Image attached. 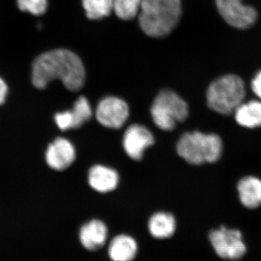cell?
<instances>
[{"label": "cell", "mask_w": 261, "mask_h": 261, "mask_svg": "<svg viewBox=\"0 0 261 261\" xmlns=\"http://www.w3.org/2000/svg\"><path fill=\"white\" fill-rule=\"evenodd\" d=\"M129 115L128 105L122 99L107 97L97 105L95 116L103 126L109 128H120L126 123Z\"/></svg>", "instance_id": "8"}, {"label": "cell", "mask_w": 261, "mask_h": 261, "mask_svg": "<svg viewBox=\"0 0 261 261\" xmlns=\"http://www.w3.org/2000/svg\"><path fill=\"white\" fill-rule=\"evenodd\" d=\"M216 4L225 22L233 28L249 29L256 22V10L244 4L243 0H216Z\"/></svg>", "instance_id": "7"}, {"label": "cell", "mask_w": 261, "mask_h": 261, "mask_svg": "<svg viewBox=\"0 0 261 261\" xmlns=\"http://www.w3.org/2000/svg\"><path fill=\"white\" fill-rule=\"evenodd\" d=\"M55 121L57 126L62 130H66L73 128L70 111L57 113L55 116Z\"/></svg>", "instance_id": "21"}, {"label": "cell", "mask_w": 261, "mask_h": 261, "mask_svg": "<svg viewBox=\"0 0 261 261\" xmlns=\"http://www.w3.org/2000/svg\"><path fill=\"white\" fill-rule=\"evenodd\" d=\"M246 95L245 85L238 75L228 74L220 77L211 84L206 98L209 108L222 115L234 113Z\"/></svg>", "instance_id": "4"}, {"label": "cell", "mask_w": 261, "mask_h": 261, "mask_svg": "<svg viewBox=\"0 0 261 261\" xmlns=\"http://www.w3.org/2000/svg\"><path fill=\"white\" fill-rule=\"evenodd\" d=\"M235 120L240 126L248 128L261 126V102H243L234 111Z\"/></svg>", "instance_id": "15"}, {"label": "cell", "mask_w": 261, "mask_h": 261, "mask_svg": "<svg viewBox=\"0 0 261 261\" xmlns=\"http://www.w3.org/2000/svg\"><path fill=\"white\" fill-rule=\"evenodd\" d=\"M209 241L215 253L226 260H238L247 252L243 233L238 229L222 226L209 233Z\"/></svg>", "instance_id": "6"}, {"label": "cell", "mask_w": 261, "mask_h": 261, "mask_svg": "<svg viewBox=\"0 0 261 261\" xmlns=\"http://www.w3.org/2000/svg\"><path fill=\"white\" fill-rule=\"evenodd\" d=\"M139 21L141 29L151 37H163L179 22L181 0H142Z\"/></svg>", "instance_id": "2"}, {"label": "cell", "mask_w": 261, "mask_h": 261, "mask_svg": "<svg viewBox=\"0 0 261 261\" xmlns=\"http://www.w3.org/2000/svg\"><path fill=\"white\" fill-rule=\"evenodd\" d=\"M138 252V245L133 238L126 234L115 237L108 247V255L112 261H132Z\"/></svg>", "instance_id": "13"}, {"label": "cell", "mask_w": 261, "mask_h": 261, "mask_svg": "<svg viewBox=\"0 0 261 261\" xmlns=\"http://www.w3.org/2000/svg\"><path fill=\"white\" fill-rule=\"evenodd\" d=\"M176 150L178 155L187 163L199 166L219 161L222 154L223 142L219 135L196 130L181 136Z\"/></svg>", "instance_id": "3"}, {"label": "cell", "mask_w": 261, "mask_h": 261, "mask_svg": "<svg viewBox=\"0 0 261 261\" xmlns=\"http://www.w3.org/2000/svg\"><path fill=\"white\" fill-rule=\"evenodd\" d=\"M154 144L152 134L145 126L133 124L127 128L123 136V145L128 157L140 161L145 149Z\"/></svg>", "instance_id": "9"}, {"label": "cell", "mask_w": 261, "mask_h": 261, "mask_svg": "<svg viewBox=\"0 0 261 261\" xmlns=\"http://www.w3.org/2000/svg\"><path fill=\"white\" fill-rule=\"evenodd\" d=\"M70 111L73 128H78L89 121L92 116L90 103L85 97H80Z\"/></svg>", "instance_id": "18"}, {"label": "cell", "mask_w": 261, "mask_h": 261, "mask_svg": "<svg viewBox=\"0 0 261 261\" xmlns=\"http://www.w3.org/2000/svg\"><path fill=\"white\" fill-rule=\"evenodd\" d=\"M86 14L89 19L99 20L113 11V0H82Z\"/></svg>", "instance_id": "17"}, {"label": "cell", "mask_w": 261, "mask_h": 261, "mask_svg": "<svg viewBox=\"0 0 261 261\" xmlns=\"http://www.w3.org/2000/svg\"><path fill=\"white\" fill-rule=\"evenodd\" d=\"M240 202L248 209H255L261 205V181L249 176L240 179L238 185Z\"/></svg>", "instance_id": "14"}, {"label": "cell", "mask_w": 261, "mask_h": 261, "mask_svg": "<svg viewBox=\"0 0 261 261\" xmlns=\"http://www.w3.org/2000/svg\"><path fill=\"white\" fill-rule=\"evenodd\" d=\"M108 233L107 226L105 223L100 220H92L81 228L80 242L87 250H99L106 243Z\"/></svg>", "instance_id": "11"}, {"label": "cell", "mask_w": 261, "mask_h": 261, "mask_svg": "<svg viewBox=\"0 0 261 261\" xmlns=\"http://www.w3.org/2000/svg\"><path fill=\"white\" fill-rule=\"evenodd\" d=\"M75 150L71 142L58 137L49 145L46 152L48 166L56 171H63L74 162Z\"/></svg>", "instance_id": "10"}, {"label": "cell", "mask_w": 261, "mask_h": 261, "mask_svg": "<svg viewBox=\"0 0 261 261\" xmlns=\"http://www.w3.org/2000/svg\"><path fill=\"white\" fill-rule=\"evenodd\" d=\"M88 180L89 185L95 191L106 193L116 188L119 177L113 168L97 165L89 170Z\"/></svg>", "instance_id": "12"}, {"label": "cell", "mask_w": 261, "mask_h": 261, "mask_svg": "<svg viewBox=\"0 0 261 261\" xmlns=\"http://www.w3.org/2000/svg\"><path fill=\"white\" fill-rule=\"evenodd\" d=\"M18 8L23 12L34 15H41L47 8V0H17Z\"/></svg>", "instance_id": "20"}, {"label": "cell", "mask_w": 261, "mask_h": 261, "mask_svg": "<svg viewBox=\"0 0 261 261\" xmlns=\"http://www.w3.org/2000/svg\"><path fill=\"white\" fill-rule=\"evenodd\" d=\"M176 220L172 214L160 212L151 216L149 220V233L154 238H171L176 231Z\"/></svg>", "instance_id": "16"}, {"label": "cell", "mask_w": 261, "mask_h": 261, "mask_svg": "<svg viewBox=\"0 0 261 261\" xmlns=\"http://www.w3.org/2000/svg\"><path fill=\"white\" fill-rule=\"evenodd\" d=\"M142 0H113V11L122 20L135 18L140 13Z\"/></svg>", "instance_id": "19"}, {"label": "cell", "mask_w": 261, "mask_h": 261, "mask_svg": "<svg viewBox=\"0 0 261 261\" xmlns=\"http://www.w3.org/2000/svg\"><path fill=\"white\" fill-rule=\"evenodd\" d=\"M252 90L259 99H261V70L255 75L251 84Z\"/></svg>", "instance_id": "22"}, {"label": "cell", "mask_w": 261, "mask_h": 261, "mask_svg": "<svg viewBox=\"0 0 261 261\" xmlns=\"http://www.w3.org/2000/svg\"><path fill=\"white\" fill-rule=\"evenodd\" d=\"M85 69L80 57L68 49H58L40 55L32 65V81L37 89L60 80L70 91L80 90L85 82Z\"/></svg>", "instance_id": "1"}, {"label": "cell", "mask_w": 261, "mask_h": 261, "mask_svg": "<svg viewBox=\"0 0 261 261\" xmlns=\"http://www.w3.org/2000/svg\"><path fill=\"white\" fill-rule=\"evenodd\" d=\"M8 94V87L4 81L0 78V106L5 102Z\"/></svg>", "instance_id": "23"}, {"label": "cell", "mask_w": 261, "mask_h": 261, "mask_svg": "<svg viewBox=\"0 0 261 261\" xmlns=\"http://www.w3.org/2000/svg\"><path fill=\"white\" fill-rule=\"evenodd\" d=\"M151 114L156 126L162 130H171L178 123L187 119L188 105L176 92L164 89L154 99Z\"/></svg>", "instance_id": "5"}]
</instances>
